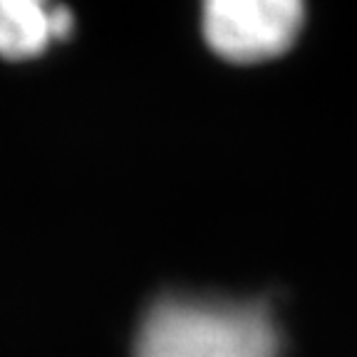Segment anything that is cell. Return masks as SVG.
Wrapping results in <instances>:
<instances>
[{
    "instance_id": "1",
    "label": "cell",
    "mask_w": 357,
    "mask_h": 357,
    "mask_svg": "<svg viewBox=\"0 0 357 357\" xmlns=\"http://www.w3.org/2000/svg\"><path fill=\"white\" fill-rule=\"evenodd\" d=\"M134 357H280V330L263 303L162 298L146 312Z\"/></svg>"
},
{
    "instance_id": "2",
    "label": "cell",
    "mask_w": 357,
    "mask_h": 357,
    "mask_svg": "<svg viewBox=\"0 0 357 357\" xmlns=\"http://www.w3.org/2000/svg\"><path fill=\"white\" fill-rule=\"evenodd\" d=\"M303 25L298 0H211L204 8V38L231 62L278 57L296 43Z\"/></svg>"
},
{
    "instance_id": "3",
    "label": "cell",
    "mask_w": 357,
    "mask_h": 357,
    "mask_svg": "<svg viewBox=\"0 0 357 357\" xmlns=\"http://www.w3.org/2000/svg\"><path fill=\"white\" fill-rule=\"evenodd\" d=\"M52 40L50 8L35 0H0V55L28 60Z\"/></svg>"
},
{
    "instance_id": "4",
    "label": "cell",
    "mask_w": 357,
    "mask_h": 357,
    "mask_svg": "<svg viewBox=\"0 0 357 357\" xmlns=\"http://www.w3.org/2000/svg\"><path fill=\"white\" fill-rule=\"evenodd\" d=\"M50 28H52V40L67 38L73 30V15L65 8H50Z\"/></svg>"
}]
</instances>
